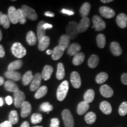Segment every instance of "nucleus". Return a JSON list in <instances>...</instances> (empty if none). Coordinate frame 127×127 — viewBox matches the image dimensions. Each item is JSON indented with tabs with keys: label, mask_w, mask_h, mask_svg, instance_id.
<instances>
[{
	"label": "nucleus",
	"mask_w": 127,
	"mask_h": 127,
	"mask_svg": "<svg viewBox=\"0 0 127 127\" xmlns=\"http://www.w3.org/2000/svg\"><path fill=\"white\" fill-rule=\"evenodd\" d=\"M68 90L69 84L67 81H64L60 84L57 91V98L58 101H63L66 98Z\"/></svg>",
	"instance_id": "1"
},
{
	"label": "nucleus",
	"mask_w": 127,
	"mask_h": 127,
	"mask_svg": "<svg viewBox=\"0 0 127 127\" xmlns=\"http://www.w3.org/2000/svg\"><path fill=\"white\" fill-rule=\"evenodd\" d=\"M78 24L75 21H71L66 27V35L70 39H75L78 35L79 32L78 29Z\"/></svg>",
	"instance_id": "2"
},
{
	"label": "nucleus",
	"mask_w": 127,
	"mask_h": 127,
	"mask_svg": "<svg viewBox=\"0 0 127 127\" xmlns=\"http://www.w3.org/2000/svg\"><path fill=\"white\" fill-rule=\"evenodd\" d=\"M11 52L12 54L18 58H22L27 54L26 49L20 42H15L12 45Z\"/></svg>",
	"instance_id": "3"
},
{
	"label": "nucleus",
	"mask_w": 127,
	"mask_h": 127,
	"mask_svg": "<svg viewBox=\"0 0 127 127\" xmlns=\"http://www.w3.org/2000/svg\"><path fill=\"white\" fill-rule=\"evenodd\" d=\"M62 117L65 127H74V121L69 109H64L62 112Z\"/></svg>",
	"instance_id": "4"
},
{
	"label": "nucleus",
	"mask_w": 127,
	"mask_h": 127,
	"mask_svg": "<svg viewBox=\"0 0 127 127\" xmlns=\"http://www.w3.org/2000/svg\"><path fill=\"white\" fill-rule=\"evenodd\" d=\"M25 95L24 92L20 90L14 93V103L16 108H21L22 105L25 102Z\"/></svg>",
	"instance_id": "5"
},
{
	"label": "nucleus",
	"mask_w": 127,
	"mask_h": 127,
	"mask_svg": "<svg viewBox=\"0 0 127 127\" xmlns=\"http://www.w3.org/2000/svg\"><path fill=\"white\" fill-rule=\"evenodd\" d=\"M21 9L23 11L24 13L25 14L27 18L29 19L30 20L35 21L37 20L38 15L34 9L28 7L27 5H24L22 6Z\"/></svg>",
	"instance_id": "6"
},
{
	"label": "nucleus",
	"mask_w": 127,
	"mask_h": 127,
	"mask_svg": "<svg viewBox=\"0 0 127 127\" xmlns=\"http://www.w3.org/2000/svg\"><path fill=\"white\" fill-rule=\"evenodd\" d=\"M94 28L96 31L104 30L106 27V24L101 17L98 15H94L93 18Z\"/></svg>",
	"instance_id": "7"
},
{
	"label": "nucleus",
	"mask_w": 127,
	"mask_h": 127,
	"mask_svg": "<svg viewBox=\"0 0 127 127\" xmlns=\"http://www.w3.org/2000/svg\"><path fill=\"white\" fill-rule=\"evenodd\" d=\"M41 79H42L41 74L40 73H36L35 75L34 76L31 85H30V90H31V91H37L40 88Z\"/></svg>",
	"instance_id": "8"
},
{
	"label": "nucleus",
	"mask_w": 127,
	"mask_h": 127,
	"mask_svg": "<svg viewBox=\"0 0 127 127\" xmlns=\"http://www.w3.org/2000/svg\"><path fill=\"white\" fill-rule=\"evenodd\" d=\"M99 13L101 16L105 18H112L115 16V12L114 9L108 7H101L99 9Z\"/></svg>",
	"instance_id": "9"
},
{
	"label": "nucleus",
	"mask_w": 127,
	"mask_h": 127,
	"mask_svg": "<svg viewBox=\"0 0 127 127\" xmlns=\"http://www.w3.org/2000/svg\"><path fill=\"white\" fill-rule=\"evenodd\" d=\"M8 18L11 23L14 24H16L19 23L17 9L13 6H11L8 8Z\"/></svg>",
	"instance_id": "10"
},
{
	"label": "nucleus",
	"mask_w": 127,
	"mask_h": 127,
	"mask_svg": "<svg viewBox=\"0 0 127 127\" xmlns=\"http://www.w3.org/2000/svg\"><path fill=\"white\" fill-rule=\"evenodd\" d=\"M71 82L73 87L75 88H79L81 86V79L79 74L76 71L71 73L70 76Z\"/></svg>",
	"instance_id": "11"
},
{
	"label": "nucleus",
	"mask_w": 127,
	"mask_h": 127,
	"mask_svg": "<svg viewBox=\"0 0 127 127\" xmlns=\"http://www.w3.org/2000/svg\"><path fill=\"white\" fill-rule=\"evenodd\" d=\"M65 50V49L64 48L60 45L55 47L52 50L51 54L52 60H54V61H57V60L60 59L64 53Z\"/></svg>",
	"instance_id": "12"
},
{
	"label": "nucleus",
	"mask_w": 127,
	"mask_h": 127,
	"mask_svg": "<svg viewBox=\"0 0 127 127\" xmlns=\"http://www.w3.org/2000/svg\"><path fill=\"white\" fill-rule=\"evenodd\" d=\"M90 25V20L88 17L82 18L78 24V29L79 33H82L86 31Z\"/></svg>",
	"instance_id": "13"
},
{
	"label": "nucleus",
	"mask_w": 127,
	"mask_h": 127,
	"mask_svg": "<svg viewBox=\"0 0 127 127\" xmlns=\"http://www.w3.org/2000/svg\"><path fill=\"white\" fill-rule=\"evenodd\" d=\"M21 115L23 118H26L29 116L32 111V107L30 103L28 101H25L21 106Z\"/></svg>",
	"instance_id": "14"
},
{
	"label": "nucleus",
	"mask_w": 127,
	"mask_h": 127,
	"mask_svg": "<svg viewBox=\"0 0 127 127\" xmlns=\"http://www.w3.org/2000/svg\"><path fill=\"white\" fill-rule=\"evenodd\" d=\"M99 91L101 94L105 98H110L114 95L113 90L108 85H105V84L102 85V86L100 87Z\"/></svg>",
	"instance_id": "15"
},
{
	"label": "nucleus",
	"mask_w": 127,
	"mask_h": 127,
	"mask_svg": "<svg viewBox=\"0 0 127 127\" xmlns=\"http://www.w3.org/2000/svg\"><path fill=\"white\" fill-rule=\"evenodd\" d=\"M110 50L112 54L117 57L120 56L122 54V52H123V50H122L120 44L115 41H114L111 43Z\"/></svg>",
	"instance_id": "16"
},
{
	"label": "nucleus",
	"mask_w": 127,
	"mask_h": 127,
	"mask_svg": "<svg viewBox=\"0 0 127 127\" xmlns=\"http://www.w3.org/2000/svg\"><path fill=\"white\" fill-rule=\"evenodd\" d=\"M54 69L51 66L47 65L44 66L43 68V70L41 73V75H42V78L45 81L48 80L50 79L51 77L52 73H53Z\"/></svg>",
	"instance_id": "17"
},
{
	"label": "nucleus",
	"mask_w": 127,
	"mask_h": 127,
	"mask_svg": "<svg viewBox=\"0 0 127 127\" xmlns=\"http://www.w3.org/2000/svg\"><path fill=\"white\" fill-rule=\"evenodd\" d=\"M117 24L121 28H125L127 27V15L126 14L121 13L117 16Z\"/></svg>",
	"instance_id": "18"
},
{
	"label": "nucleus",
	"mask_w": 127,
	"mask_h": 127,
	"mask_svg": "<svg viewBox=\"0 0 127 127\" xmlns=\"http://www.w3.org/2000/svg\"><path fill=\"white\" fill-rule=\"evenodd\" d=\"M81 47L79 44L77 43H72L68 47L67 50V53L71 56H75L76 54L79 53Z\"/></svg>",
	"instance_id": "19"
},
{
	"label": "nucleus",
	"mask_w": 127,
	"mask_h": 127,
	"mask_svg": "<svg viewBox=\"0 0 127 127\" xmlns=\"http://www.w3.org/2000/svg\"><path fill=\"white\" fill-rule=\"evenodd\" d=\"M50 43V38L47 36H45L44 37L41 38L39 41L38 42V49L41 51H44L48 47Z\"/></svg>",
	"instance_id": "20"
},
{
	"label": "nucleus",
	"mask_w": 127,
	"mask_h": 127,
	"mask_svg": "<svg viewBox=\"0 0 127 127\" xmlns=\"http://www.w3.org/2000/svg\"><path fill=\"white\" fill-rule=\"evenodd\" d=\"M5 76L7 78L12 79L14 81H18L21 78V75L20 72H17V71H8L5 73Z\"/></svg>",
	"instance_id": "21"
},
{
	"label": "nucleus",
	"mask_w": 127,
	"mask_h": 127,
	"mask_svg": "<svg viewBox=\"0 0 127 127\" xmlns=\"http://www.w3.org/2000/svg\"><path fill=\"white\" fill-rule=\"evenodd\" d=\"M4 87L7 91L9 92H12V93H14L19 90L18 85L15 82L12 81H7L4 83Z\"/></svg>",
	"instance_id": "22"
},
{
	"label": "nucleus",
	"mask_w": 127,
	"mask_h": 127,
	"mask_svg": "<svg viewBox=\"0 0 127 127\" xmlns=\"http://www.w3.org/2000/svg\"><path fill=\"white\" fill-rule=\"evenodd\" d=\"M90 108V105L85 101H82L79 102L77 106V113L79 115H83Z\"/></svg>",
	"instance_id": "23"
},
{
	"label": "nucleus",
	"mask_w": 127,
	"mask_h": 127,
	"mask_svg": "<svg viewBox=\"0 0 127 127\" xmlns=\"http://www.w3.org/2000/svg\"><path fill=\"white\" fill-rule=\"evenodd\" d=\"M99 108L101 111L106 115H109L112 112V107H111V104L106 101H104L101 102Z\"/></svg>",
	"instance_id": "24"
},
{
	"label": "nucleus",
	"mask_w": 127,
	"mask_h": 127,
	"mask_svg": "<svg viewBox=\"0 0 127 127\" xmlns=\"http://www.w3.org/2000/svg\"><path fill=\"white\" fill-rule=\"evenodd\" d=\"M37 39V36L35 35V34L32 31H29L27 34L26 40L28 45L31 46L35 45Z\"/></svg>",
	"instance_id": "25"
},
{
	"label": "nucleus",
	"mask_w": 127,
	"mask_h": 127,
	"mask_svg": "<svg viewBox=\"0 0 127 127\" xmlns=\"http://www.w3.org/2000/svg\"><path fill=\"white\" fill-rule=\"evenodd\" d=\"M23 65V63L21 60H17L9 64V65L8 66V71H16L17 69H20Z\"/></svg>",
	"instance_id": "26"
},
{
	"label": "nucleus",
	"mask_w": 127,
	"mask_h": 127,
	"mask_svg": "<svg viewBox=\"0 0 127 127\" xmlns=\"http://www.w3.org/2000/svg\"><path fill=\"white\" fill-rule=\"evenodd\" d=\"M45 23V21H40L38 23V24L36 31H37V38L39 41L40 40L41 38H42L46 36L45 30L44 29L43 27L44 24Z\"/></svg>",
	"instance_id": "27"
},
{
	"label": "nucleus",
	"mask_w": 127,
	"mask_h": 127,
	"mask_svg": "<svg viewBox=\"0 0 127 127\" xmlns=\"http://www.w3.org/2000/svg\"><path fill=\"white\" fill-rule=\"evenodd\" d=\"M90 9H91V5L89 2H85L82 4V5L79 9V13H80L82 18L84 17H87L89 15Z\"/></svg>",
	"instance_id": "28"
},
{
	"label": "nucleus",
	"mask_w": 127,
	"mask_h": 127,
	"mask_svg": "<svg viewBox=\"0 0 127 127\" xmlns=\"http://www.w3.org/2000/svg\"><path fill=\"white\" fill-rule=\"evenodd\" d=\"M85 60V54L83 52H80L76 54L74 56V58L72 60V64L75 66L80 65L83 63Z\"/></svg>",
	"instance_id": "29"
},
{
	"label": "nucleus",
	"mask_w": 127,
	"mask_h": 127,
	"mask_svg": "<svg viewBox=\"0 0 127 127\" xmlns=\"http://www.w3.org/2000/svg\"><path fill=\"white\" fill-rule=\"evenodd\" d=\"M95 97V92L92 89L88 90L84 95V99L85 102L90 104L93 102Z\"/></svg>",
	"instance_id": "30"
},
{
	"label": "nucleus",
	"mask_w": 127,
	"mask_h": 127,
	"mask_svg": "<svg viewBox=\"0 0 127 127\" xmlns=\"http://www.w3.org/2000/svg\"><path fill=\"white\" fill-rule=\"evenodd\" d=\"M70 38L66 34H64L61 35V37L59 39V45L62 46V47L64 48L65 49L68 48L70 43Z\"/></svg>",
	"instance_id": "31"
},
{
	"label": "nucleus",
	"mask_w": 127,
	"mask_h": 127,
	"mask_svg": "<svg viewBox=\"0 0 127 127\" xmlns=\"http://www.w3.org/2000/svg\"><path fill=\"white\" fill-rule=\"evenodd\" d=\"M65 68L63 63H58L57 65V71L56 74V77L58 80H61L65 77Z\"/></svg>",
	"instance_id": "32"
},
{
	"label": "nucleus",
	"mask_w": 127,
	"mask_h": 127,
	"mask_svg": "<svg viewBox=\"0 0 127 127\" xmlns=\"http://www.w3.org/2000/svg\"><path fill=\"white\" fill-rule=\"evenodd\" d=\"M33 78H34V76L32 75V72L31 71H28L27 72H25L22 78L24 85L25 86L29 85L30 83H31Z\"/></svg>",
	"instance_id": "33"
},
{
	"label": "nucleus",
	"mask_w": 127,
	"mask_h": 127,
	"mask_svg": "<svg viewBox=\"0 0 127 127\" xmlns=\"http://www.w3.org/2000/svg\"><path fill=\"white\" fill-rule=\"evenodd\" d=\"M99 63V57L96 55H92L89 58L88 61V65L89 67L91 68H95L98 65Z\"/></svg>",
	"instance_id": "34"
},
{
	"label": "nucleus",
	"mask_w": 127,
	"mask_h": 127,
	"mask_svg": "<svg viewBox=\"0 0 127 127\" xmlns=\"http://www.w3.org/2000/svg\"><path fill=\"white\" fill-rule=\"evenodd\" d=\"M8 119V121L12 125H15L16 124L18 123L19 118L17 111L15 110H12L11 111L10 113L9 114Z\"/></svg>",
	"instance_id": "35"
},
{
	"label": "nucleus",
	"mask_w": 127,
	"mask_h": 127,
	"mask_svg": "<svg viewBox=\"0 0 127 127\" xmlns=\"http://www.w3.org/2000/svg\"><path fill=\"white\" fill-rule=\"evenodd\" d=\"M48 88L46 86H42L39 88L35 94V98L36 99H40L44 97L47 94Z\"/></svg>",
	"instance_id": "36"
},
{
	"label": "nucleus",
	"mask_w": 127,
	"mask_h": 127,
	"mask_svg": "<svg viewBox=\"0 0 127 127\" xmlns=\"http://www.w3.org/2000/svg\"><path fill=\"white\" fill-rule=\"evenodd\" d=\"M108 78V75L107 73L102 72H100L96 75L95 78V81H96V83L98 84H101L105 82Z\"/></svg>",
	"instance_id": "37"
},
{
	"label": "nucleus",
	"mask_w": 127,
	"mask_h": 127,
	"mask_svg": "<svg viewBox=\"0 0 127 127\" xmlns=\"http://www.w3.org/2000/svg\"><path fill=\"white\" fill-rule=\"evenodd\" d=\"M96 119V114L93 112H89L85 116V122L88 124H93L95 122Z\"/></svg>",
	"instance_id": "38"
},
{
	"label": "nucleus",
	"mask_w": 127,
	"mask_h": 127,
	"mask_svg": "<svg viewBox=\"0 0 127 127\" xmlns=\"http://www.w3.org/2000/svg\"><path fill=\"white\" fill-rule=\"evenodd\" d=\"M96 43L98 47L100 48H103L105 46L106 38L104 34H99L96 36Z\"/></svg>",
	"instance_id": "39"
},
{
	"label": "nucleus",
	"mask_w": 127,
	"mask_h": 127,
	"mask_svg": "<svg viewBox=\"0 0 127 127\" xmlns=\"http://www.w3.org/2000/svg\"><path fill=\"white\" fill-rule=\"evenodd\" d=\"M1 25H2L3 27L5 29H8L9 28V26H10L11 21L8 18V16L7 14H3L2 16H1Z\"/></svg>",
	"instance_id": "40"
},
{
	"label": "nucleus",
	"mask_w": 127,
	"mask_h": 127,
	"mask_svg": "<svg viewBox=\"0 0 127 127\" xmlns=\"http://www.w3.org/2000/svg\"><path fill=\"white\" fill-rule=\"evenodd\" d=\"M42 120V116L39 113L33 114L31 116V123L33 124H36L40 123Z\"/></svg>",
	"instance_id": "41"
},
{
	"label": "nucleus",
	"mask_w": 127,
	"mask_h": 127,
	"mask_svg": "<svg viewBox=\"0 0 127 127\" xmlns=\"http://www.w3.org/2000/svg\"><path fill=\"white\" fill-rule=\"evenodd\" d=\"M17 12H18L19 23L21 24H24L27 22V17L25 14L24 13L23 11L22 10L21 8H19L17 9Z\"/></svg>",
	"instance_id": "42"
},
{
	"label": "nucleus",
	"mask_w": 127,
	"mask_h": 127,
	"mask_svg": "<svg viewBox=\"0 0 127 127\" xmlns=\"http://www.w3.org/2000/svg\"><path fill=\"white\" fill-rule=\"evenodd\" d=\"M119 114L121 116H125L127 114V102L125 101L120 105L118 109Z\"/></svg>",
	"instance_id": "43"
},
{
	"label": "nucleus",
	"mask_w": 127,
	"mask_h": 127,
	"mask_svg": "<svg viewBox=\"0 0 127 127\" xmlns=\"http://www.w3.org/2000/svg\"><path fill=\"white\" fill-rule=\"evenodd\" d=\"M40 109L43 112H48L51 111L53 109V107L49 102H44L40 105Z\"/></svg>",
	"instance_id": "44"
},
{
	"label": "nucleus",
	"mask_w": 127,
	"mask_h": 127,
	"mask_svg": "<svg viewBox=\"0 0 127 127\" xmlns=\"http://www.w3.org/2000/svg\"><path fill=\"white\" fill-rule=\"evenodd\" d=\"M60 120L58 118H52L51 120L50 127H60Z\"/></svg>",
	"instance_id": "45"
},
{
	"label": "nucleus",
	"mask_w": 127,
	"mask_h": 127,
	"mask_svg": "<svg viewBox=\"0 0 127 127\" xmlns=\"http://www.w3.org/2000/svg\"><path fill=\"white\" fill-rule=\"evenodd\" d=\"M61 12L63 14H66V15H72L74 14V12L72 11L69 10V9H66L65 8H63L61 10Z\"/></svg>",
	"instance_id": "46"
},
{
	"label": "nucleus",
	"mask_w": 127,
	"mask_h": 127,
	"mask_svg": "<svg viewBox=\"0 0 127 127\" xmlns=\"http://www.w3.org/2000/svg\"><path fill=\"white\" fill-rule=\"evenodd\" d=\"M0 127H12V124L9 121H5L0 124Z\"/></svg>",
	"instance_id": "47"
},
{
	"label": "nucleus",
	"mask_w": 127,
	"mask_h": 127,
	"mask_svg": "<svg viewBox=\"0 0 127 127\" xmlns=\"http://www.w3.org/2000/svg\"><path fill=\"white\" fill-rule=\"evenodd\" d=\"M121 79L124 85H127V73H123L121 75Z\"/></svg>",
	"instance_id": "48"
},
{
	"label": "nucleus",
	"mask_w": 127,
	"mask_h": 127,
	"mask_svg": "<svg viewBox=\"0 0 127 127\" xmlns=\"http://www.w3.org/2000/svg\"><path fill=\"white\" fill-rule=\"evenodd\" d=\"M5 52L4 47L0 44V58H3L5 56Z\"/></svg>",
	"instance_id": "49"
},
{
	"label": "nucleus",
	"mask_w": 127,
	"mask_h": 127,
	"mask_svg": "<svg viewBox=\"0 0 127 127\" xmlns=\"http://www.w3.org/2000/svg\"><path fill=\"white\" fill-rule=\"evenodd\" d=\"M5 101L6 103L9 105H10L11 104H12V102H13V100H12V98L11 96H7V97L5 98Z\"/></svg>",
	"instance_id": "50"
},
{
	"label": "nucleus",
	"mask_w": 127,
	"mask_h": 127,
	"mask_svg": "<svg viewBox=\"0 0 127 127\" xmlns=\"http://www.w3.org/2000/svg\"><path fill=\"white\" fill-rule=\"evenodd\" d=\"M44 15L48 17H54L55 16V14H54L53 12L50 11H46L45 13H44Z\"/></svg>",
	"instance_id": "51"
},
{
	"label": "nucleus",
	"mask_w": 127,
	"mask_h": 127,
	"mask_svg": "<svg viewBox=\"0 0 127 127\" xmlns=\"http://www.w3.org/2000/svg\"><path fill=\"white\" fill-rule=\"evenodd\" d=\"M43 27L44 29L45 30L47 29H50V28H52V25L51 24H48V23H45L44 24V26Z\"/></svg>",
	"instance_id": "52"
},
{
	"label": "nucleus",
	"mask_w": 127,
	"mask_h": 127,
	"mask_svg": "<svg viewBox=\"0 0 127 127\" xmlns=\"http://www.w3.org/2000/svg\"><path fill=\"white\" fill-rule=\"evenodd\" d=\"M20 127H30V124L27 121H24L21 125Z\"/></svg>",
	"instance_id": "53"
},
{
	"label": "nucleus",
	"mask_w": 127,
	"mask_h": 127,
	"mask_svg": "<svg viewBox=\"0 0 127 127\" xmlns=\"http://www.w3.org/2000/svg\"><path fill=\"white\" fill-rule=\"evenodd\" d=\"M4 83H5V82H4V79L2 77H0V86L3 85V84H4Z\"/></svg>",
	"instance_id": "54"
},
{
	"label": "nucleus",
	"mask_w": 127,
	"mask_h": 127,
	"mask_svg": "<svg viewBox=\"0 0 127 127\" xmlns=\"http://www.w3.org/2000/svg\"><path fill=\"white\" fill-rule=\"evenodd\" d=\"M101 1L103 3H109L112 2V0H101Z\"/></svg>",
	"instance_id": "55"
},
{
	"label": "nucleus",
	"mask_w": 127,
	"mask_h": 127,
	"mask_svg": "<svg viewBox=\"0 0 127 127\" xmlns=\"http://www.w3.org/2000/svg\"><path fill=\"white\" fill-rule=\"evenodd\" d=\"M4 105V101H3V99L2 98H0V107H2Z\"/></svg>",
	"instance_id": "56"
},
{
	"label": "nucleus",
	"mask_w": 127,
	"mask_h": 127,
	"mask_svg": "<svg viewBox=\"0 0 127 127\" xmlns=\"http://www.w3.org/2000/svg\"><path fill=\"white\" fill-rule=\"evenodd\" d=\"M52 51L50 50H48L47 51V55L52 54Z\"/></svg>",
	"instance_id": "57"
},
{
	"label": "nucleus",
	"mask_w": 127,
	"mask_h": 127,
	"mask_svg": "<svg viewBox=\"0 0 127 127\" xmlns=\"http://www.w3.org/2000/svg\"><path fill=\"white\" fill-rule=\"evenodd\" d=\"M2 32H1V30H0V41L2 40Z\"/></svg>",
	"instance_id": "58"
},
{
	"label": "nucleus",
	"mask_w": 127,
	"mask_h": 127,
	"mask_svg": "<svg viewBox=\"0 0 127 127\" xmlns=\"http://www.w3.org/2000/svg\"><path fill=\"white\" fill-rule=\"evenodd\" d=\"M2 12H0V25H1V16L2 15Z\"/></svg>",
	"instance_id": "59"
},
{
	"label": "nucleus",
	"mask_w": 127,
	"mask_h": 127,
	"mask_svg": "<svg viewBox=\"0 0 127 127\" xmlns=\"http://www.w3.org/2000/svg\"><path fill=\"white\" fill-rule=\"evenodd\" d=\"M43 127L42 126H35V127Z\"/></svg>",
	"instance_id": "60"
}]
</instances>
